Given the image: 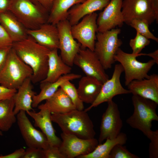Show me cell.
<instances>
[{"label": "cell", "instance_id": "obj_20", "mask_svg": "<svg viewBox=\"0 0 158 158\" xmlns=\"http://www.w3.org/2000/svg\"><path fill=\"white\" fill-rule=\"evenodd\" d=\"M110 0H86L72 6L68 13L67 19L71 26L77 23L85 16L102 10Z\"/></svg>", "mask_w": 158, "mask_h": 158}, {"label": "cell", "instance_id": "obj_42", "mask_svg": "<svg viewBox=\"0 0 158 158\" xmlns=\"http://www.w3.org/2000/svg\"><path fill=\"white\" fill-rule=\"evenodd\" d=\"M10 0H0V13L8 11Z\"/></svg>", "mask_w": 158, "mask_h": 158}, {"label": "cell", "instance_id": "obj_6", "mask_svg": "<svg viewBox=\"0 0 158 158\" xmlns=\"http://www.w3.org/2000/svg\"><path fill=\"white\" fill-rule=\"evenodd\" d=\"M121 32L120 29L115 28L96 33L94 51L105 70L111 68L115 62L114 56L122 44L118 38Z\"/></svg>", "mask_w": 158, "mask_h": 158}, {"label": "cell", "instance_id": "obj_12", "mask_svg": "<svg viewBox=\"0 0 158 158\" xmlns=\"http://www.w3.org/2000/svg\"><path fill=\"white\" fill-rule=\"evenodd\" d=\"M56 25L59 33L60 56L64 63L71 67L81 45L73 37L71 32V25L67 19L59 22Z\"/></svg>", "mask_w": 158, "mask_h": 158}, {"label": "cell", "instance_id": "obj_43", "mask_svg": "<svg viewBox=\"0 0 158 158\" xmlns=\"http://www.w3.org/2000/svg\"><path fill=\"white\" fill-rule=\"evenodd\" d=\"M146 56H149L152 58L155 63L158 64V50L157 49L153 52L146 54Z\"/></svg>", "mask_w": 158, "mask_h": 158}, {"label": "cell", "instance_id": "obj_27", "mask_svg": "<svg viewBox=\"0 0 158 158\" xmlns=\"http://www.w3.org/2000/svg\"><path fill=\"white\" fill-rule=\"evenodd\" d=\"M86 0H55L49 13L47 23L56 25L67 19L69 10L74 5Z\"/></svg>", "mask_w": 158, "mask_h": 158}, {"label": "cell", "instance_id": "obj_4", "mask_svg": "<svg viewBox=\"0 0 158 158\" xmlns=\"http://www.w3.org/2000/svg\"><path fill=\"white\" fill-rule=\"evenodd\" d=\"M8 11L27 30L38 28L47 23L49 13L32 0H10Z\"/></svg>", "mask_w": 158, "mask_h": 158}, {"label": "cell", "instance_id": "obj_37", "mask_svg": "<svg viewBox=\"0 0 158 158\" xmlns=\"http://www.w3.org/2000/svg\"><path fill=\"white\" fill-rule=\"evenodd\" d=\"M13 43L8 35L0 24V48L12 46Z\"/></svg>", "mask_w": 158, "mask_h": 158}, {"label": "cell", "instance_id": "obj_45", "mask_svg": "<svg viewBox=\"0 0 158 158\" xmlns=\"http://www.w3.org/2000/svg\"><path fill=\"white\" fill-rule=\"evenodd\" d=\"M3 135V133L2 131L0 130V136H2Z\"/></svg>", "mask_w": 158, "mask_h": 158}, {"label": "cell", "instance_id": "obj_13", "mask_svg": "<svg viewBox=\"0 0 158 158\" xmlns=\"http://www.w3.org/2000/svg\"><path fill=\"white\" fill-rule=\"evenodd\" d=\"M107 102V107L102 117L99 144L107 138H116L120 133L123 125L117 104L112 100Z\"/></svg>", "mask_w": 158, "mask_h": 158}, {"label": "cell", "instance_id": "obj_15", "mask_svg": "<svg viewBox=\"0 0 158 158\" xmlns=\"http://www.w3.org/2000/svg\"><path fill=\"white\" fill-rule=\"evenodd\" d=\"M17 124L21 135L28 147H34L43 149L49 145L44 134L36 129L27 116L26 112L20 111L16 115Z\"/></svg>", "mask_w": 158, "mask_h": 158}, {"label": "cell", "instance_id": "obj_5", "mask_svg": "<svg viewBox=\"0 0 158 158\" xmlns=\"http://www.w3.org/2000/svg\"><path fill=\"white\" fill-rule=\"evenodd\" d=\"M32 69L19 57L12 48L0 69V85L7 88L17 90L25 80L31 78Z\"/></svg>", "mask_w": 158, "mask_h": 158}, {"label": "cell", "instance_id": "obj_3", "mask_svg": "<svg viewBox=\"0 0 158 158\" xmlns=\"http://www.w3.org/2000/svg\"><path fill=\"white\" fill-rule=\"evenodd\" d=\"M134 111L126 120L132 128L141 131L149 139L154 131L151 130L153 121H158L156 109L158 104L139 96L133 95L132 97Z\"/></svg>", "mask_w": 158, "mask_h": 158}, {"label": "cell", "instance_id": "obj_28", "mask_svg": "<svg viewBox=\"0 0 158 158\" xmlns=\"http://www.w3.org/2000/svg\"><path fill=\"white\" fill-rule=\"evenodd\" d=\"M127 138L124 133L120 132L118 136L113 139L107 138L103 144H99L91 152L80 155L78 158H109V154L113 147L117 144H125Z\"/></svg>", "mask_w": 158, "mask_h": 158}, {"label": "cell", "instance_id": "obj_2", "mask_svg": "<svg viewBox=\"0 0 158 158\" xmlns=\"http://www.w3.org/2000/svg\"><path fill=\"white\" fill-rule=\"evenodd\" d=\"M87 112L76 109L62 114L51 113L52 121L63 132L84 139L94 138L96 134L93 122Z\"/></svg>", "mask_w": 158, "mask_h": 158}, {"label": "cell", "instance_id": "obj_34", "mask_svg": "<svg viewBox=\"0 0 158 158\" xmlns=\"http://www.w3.org/2000/svg\"><path fill=\"white\" fill-rule=\"evenodd\" d=\"M149 153L150 158H158V130H156L150 139Z\"/></svg>", "mask_w": 158, "mask_h": 158}, {"label": "cell", "instance_id": "obj_26", "mask_svg": "<svg viewBox=\"0 0 158 158\" xmlns=\"http://www.w3.org/2000/svg\"><path fill=\"white\" fill-rule=\"evenodd\" d=\"M81 77L80 75L70 73L62 76L56 81L53 82H40V91L39 94L33 97L32 107L35 108L38 107L42 101L51 97L65 82L78 79Z\"/></svg>", "mask_w": 158, "mask_h": 158}, {"label": "cell", "instance_id": "obj_10", "mask_svg": "<svg viewBox=\"0 0 158 158\" xmlns=\"http://www.w3.org/2000/svg\"><path fill=\"white\" fill-rule=\"evenodd\" d=\"M97 16L96 13H93L85 16L80 22L71 26L72 35L80 44L81 47L94 51L98 32Z\"/></svg>", "mask_w": 158, "mask_h": 158}, {"label": "cell", "instance_id": "obj_35", "mask_svg": "<svg viewBox=\"0 0 158 158\" xmlns=\"http://www.w3.org/2000/svg\"><path fill=\"white\" fill-rule=\"evenodd\" d=\"M44 158H65L60 152L59 147L50 145L43 149Z\"/></svg>", "mask_w": 158, "mask_h": 158}, {"label": "cell", "instance_id": "obj_16", "mask_svg": "<svg viewBox=\"0 0 158 158\" xmlns=\"http://www.w3.org/2000/svg\"><path fill=\"white\" fill-rule=\"evenodd\" d=\"M123 0H110L97 19V32H103L121 27L124 23L121 11Z\"/></svg>", "mask_w": 158, "mask_h": 158}, {"label": "cell", "instance_id": "obj_23", "mask_svg": "<svg viewBox=\"0 0 158 158\" xmlns=\"http://www.w3.org/2000/svg\"><path fill=\"white\" fill-rule=\"evenodd\" d=\"M103 84L93 77H81L77 89L80 99L83 103L92 104L98 96Z\"/></svg>", "mask_w": 158, "mask_h": 158}, {"label": "cell", "instance_id": "obj_18", "mask_svg": "<svg viewBox=\"0 0 158 158\" xmlns=\"http://www.w3.org/2000/svg\"><path fill=\"white\" fill-rule=\"evenodd\" d=\"M28 36L50 50L59 49V33L56 25L45 23L38 28L27 30Z\"/></svg>", "mask_w": 158, "mask_h": 158}, {"label": "cell", "instance_id": "obj_11", "mask_svg": "<svg viewBox=\"0 0 158 158\" xmlns=\"http://www.w3.org/2000/svg\"><path fill=\"white\" fill-rule=\"evenodd\" d=\"M121 11L124 23L128 25L135 19L145 20L149 25L156 20L152 0H123Z\"/></svg>", "mask_w": 158, "mask_h": 158}, {"label": "cell", "instance_id": "obj_29", "mask_svg": "<svg viewBox=\"0 0 158 158\" xmlns=\"http://www.w3.org/2000/svg\"><path fill=\"white\" fill-rule=\"evenodd\" d=\"M14 106L13 97L0 101V130L2 132L8 131L16 122Z\"/></svg>", "mask_w": 158, "mask_h": 158}, {"label": "cell", "instance_id": "obj_44", "mask_svg": "<svg viewBox=\"0 0 158 158\" xmlns=\"http://www.w3.org/2000/svg\"><path fill=\"white\" fill-rule=\"evenodd\" d=\"M152 2L153 10L156 16V21L157 23L158 22V0H152Z\"/></svg>", "mask_w": 158, "mask_h": 158}, {"label": "cell", "instance_id": "obj_24", "mask_svg": "<svg viewBox=\"0 0 158 158\" xmlns=\"http://www.w3.org/2000/svg\"><path fill=\"white\" fill-rule=\"evenodd\" d=\"M38 109H45L51 113H64L75 108L71 99L60 87L45 103L38 106Z\"/></svg>", "mask_w": 158, "mask_h": 158}, {"label": "cell", "instance_id": "obj_39", "mask_svg": "<svg viewBox=\"0 0 158 158\" xmlns=\"http://www.w3.org/2000/svg\"><path fill=\"white\" fill-rule=\"evenodd\" d=\"M35 4L45 9L49 13L55 0H32Z\"/></svg>", "mask_w": 158, "mask_h": 158}, {"label": "cell", "instance_id": "obj_33", "mask_svg": "<svg viewBox=\"0 0 158 158\" xmlns=\"http://www.w3.org/2000/svg\"><path fill=\"white\" fill-rule=\"evenodd\" d=\"M121 144H117L112 148L109 158H139L136 155L129 152L126 147Z\"/></svg>", "mask_w": 158, "mask_h": 158}, {"label": "cell", "instance_id": "obj_36", "mask_svg": "<svg viewBox=\"0 0 158 158\" xmlns=\"http://www.w3.org/2000/svg\"><path fill=\"white\" fill-rule=\"evenodd\" d=\"M23 158H44L43 149L34 147H28Z\"/></svg>", "mask_w": 158, "mask_h": 158}, {"label": "cell", "instance_id": "obj_31", "mask_svg": "<svg viewBox=\"0 0 158 158\" xmlns=\"http://www.w3.org/2000/svg\"><path fill=\"white\" fill-rule=\"evenodd\" d=\"M149 23L144 19H135L132 20L129 25L134 28L138 32L147 39L158 42V38L152 33L149 29Z\"/></svg>", "mask_w": 158, "mask_h": 158}, {"label": "cell", "instance_id": "obj_8", "mask_svg": "<svg viewBox=\"0 0 158 158\" xmlns=\"http://www.w3.org/2000/svg\"><path fill=\"white\" fill-rule=\"evenodd\" d=\"M62 142L59 150L65 158L77 157L92 152L99 144L95 138L84 139L70 134L62 132Z\"/></svg>", "mask_w": 158, "mask_h": 158}, {"label": "cell", "instance_id": "obj_7", "mask_svg": "<svg viewBox=\"0 0 158 158\" xmlns=\"http://www.w3.org/2000/svg\"><path fill=\"white\" fill-rule=\"evenodd\" d=\"M146 53H140L134 54L126 53L120 48L117 50L114 57L115 61L120 63L125 73L126 86L134 80H140L148 78L150 75L148 73L155 64L152 59L146 62H142L138 61L137 57L146 56Z\"/></svg>", "mask_w": 158, "mask_h": 158}, {"label": "cell", "instance_id": "obj_9", "mask_svg": "<svg viewBox=\"0 0 158 158\" xmlns=\"http://www.w3.org/2000/svg\"><path fill=\"white\" fill-rule=\"evenodd\" d=\"M87 76L96 78L103 83L109 79L101 61L94 51L81 47L73 62Z\"/></svg>", "mask_w": 158, "mask_h": 158}, {"label": "cell", "instance_id": "obj_1", "mask_svg": "<svg viewBox=\"0 0 158 158\" xmlns=\"http://www.w3.org/2000/svg\"><path fill=\"white\" fill-rule=\"evenodd\" d=\"M12 48L21 60L32 69L33 74L31 79L32 83H40L46 78L50 50L38 44L29 36L13 42Z\"/></svg>", "mask_w": 158, "mask_h": 158}, {"label": "cell", "instance_id": "obj_19", "mask_svg": "<svg viewBox=\"0 0 158 158\" xmlns=\"http://www.w3.org/2000/svg\"><path fill=\"white\" fill-rule=\"evenodd\" d=\"M133 95L151 100L158 104V75L153 74L148 78L134 80L127 86Z\"/></svg>", "mask_w": 158, "mask_h": 158}, {"label": "cell", "instance_id": "obj_21", "mask_svg": "<svg viewBox=\"0 0 158 158\" xmlns=\"http://www.w3.org/2000/svg\"><path fill=\"white\" fill-rule=\"evenodd\" d=\"M32 83L30 78L26 79L13 96L15 103L14 113L15 115H16L20 111L26 112L33 109V98L36 94L33 90Z\"/></svg>", "mask_w": 158, "mask_h": 158}, {"label": "cell", "instance_id": "obj_38", "mask_svg": "<svg viewBox=\"0 0 158 158\" xmlns=\"http://www.w3.org/2000/svg\"><path fill=\"white\" fill-rule=\"evenodd\" d=\"M17 91L16 90L8 89L0 85V101L12 97Z\"/></svg>", "mask_w": 158, "mask_h": 158}, {"label": "cell", "instance_id": "obj_14", "mask_svg": "<svg viewBox=\"0 0 158 158\" xmlns=\"http://www.w3.org/2000/svg\"><path fill=\"white\" fill-rule=\"evenodd\" d=\"M123 72V68L120 63L115 65L111 78L103 84L98 96L94 102L84 110L85 111L87 112L103 103L112 100L113 98L116 95L130 93L121 84L120 78Z\"/></svg>", "mask_w": 158, "mask_h": 158}, {"label": "cell", "instance_id": "obj_30", "mask_svg": "<svg viewBox=\"0 0 158 158\" xmlns=\"http://www.w3.org/2000/svg\"><path fill=\"white\" fill-rule=\"evenodd\" d=\"M71 100L75 109L83 110L84 109L83 103L80 99L77 89L70 81H67L62 84L60 87Z\"/></svg>", "mask_w": 158, "mask_h": 158}, {"label": "cell", "instance_id": "obj_40", "mask_svg": "<svg viewBox=\"0 0 158 158\" xmlns=\"http://www.w3.org/2000/svg\"><path fill=\"white\" fill-rule=\"evenodd\" d=\"M25 150L21 148L16 150L13 152L6 155H1L0 158H23Z\"/></svg>", "mask_w": 158, "mask_h": 158}, {"label": "cell", "instance_id": "obj_32", "mask_svg": "<svg viewBox=\"0 0 158 158\" xmlns=\"http://www.w3.org/2000/svg\"><path fill=\"white\" fill-rule=\"evenodd\" d=\"M150 43L149 39L136 32V34L134 38L131 39L129 44L132 50V53L138 54L145 47Z\"/></svg>", "mask_w": 158, "mask_h": 158}, {"label": "cell", "instance_id": "obj_17", "mask_svg": "<svg viewBox=\"0 0 158 158\" xmlns=\"http://www.w3.org/2000/svg\"><path fill=\"white\" fill-rule=\"evenodd\" d=\"M36 112L33 111L26 112L34 121V125L39 128L46 136L50 145L59 147L62 140L56 134L52 123L51 113L48 109H41Z\"/></svg>", "mask_w": 158, "mask_h": 158}, {"label": "cell", "instance_id": "obj_41", "mask_svg": "<svg viewBox=\"0 0 158 158\" xmlns=\"http://www.w3.org/2000/svg\"><path fill=\"white\" fill-rule=\"evenodd\" d=\"M12 46L0 48V69L4 64Z\"/></svg>", "mask_w": 158, "mask_h": 158}, {"label": "cell", "instance_id": "obj_22", "mask_svg": "<svg viewBox=\"0 0 158 158\" xmlns=\"http://www.w3.org/2000/svg\"><path fill=\"white\" fill-rule=\"evenodd\" d=\"M0 24L13 43L21 41L28 36L27 30L8 11L0 13Z\"/></svg>", "mask_w": 158, "mask_h": 158}, {"label": "cell", "instance_id": "obj_25", "mask_svg": "<svg viewBox=\"0 0 158 158\" xmlns=\"http://www.w3.org/2000/svg\"><path fill=\"white\" fill-rule=\"evenodd\" d=\"M71 70V67L64 63L59 55L57 49L50 50L48 54L47 75L46 78L41 82H55L62 76L70 73Z\"/></svg>", "mask_w": 158, "mask_h": 158}]
</instances>
